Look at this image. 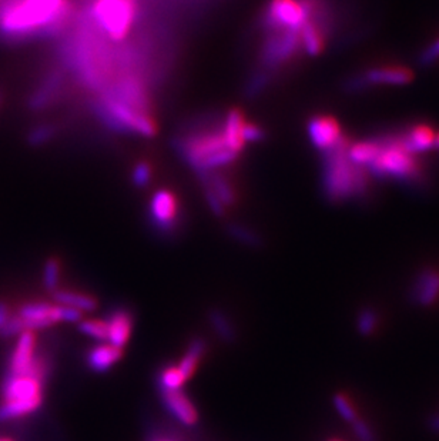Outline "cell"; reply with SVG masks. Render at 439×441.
<instances>
[{
  "label": "cell",
  "mask_w": 439,
  "mask_h": 441,
  "mask_svg": "<svg viewBox=\"0 0 439 441\" xmlns=\"http://www.w3.org/2000/svg\"><path fill=\"white\" fill-rule=\"evenodd\" d=\"M436 147L439 148V133H436Z\"/></svg>",
  "instance_id": "40"
},
{
  "label": "cell",
  "mask_w": 439,
  "mask_h": 441,
  "mask_svg": "<svg viewBox=\"0 0 439 441\" xmlns=\"http://www.w3.org/2000/svg\"><path fill=\"white\" fill-rule=\"evenodd\" d=\"M413 74L406 66L379 64L356 74L349 80L351 90H363L375 86H403L412 80Z\"/></svg>",
  "instance_id": "9"
},
{
  "label": "cell",
  "mask_w": 439,
  "mask_h": 441,
  "mask_svg": "<svg viewBox=\"0 0 439 441\" xmlns=\"http://www.w3.org/2000/svg\"><path fill=\"white\" fill-rule=\"evenodd\" d=\"M368 173L395 181L416 184L423 180V167L418 154L408 148L402 134L379 136V148L366 167Z\"/></svg>",
  "instance_id": "3"
},
{
  "label": "cell",
  "mask_w": 439,
  "mask_h": 441,
  "mask_svg": "<svg viewBox=\"0 0 439 441\" xmlns=\"http://www.w3.org/2000/svg\"><path fill=\"white\" fill-rule=\"evenodd\" d=\"M316 0H269L262 14V29L265 31L295 30L308 21Z\"/></svg>",
  "instance_id": "6"
},
{
  "label": "cell",
  "mask_w": 439,
  "mask_h": 441,
  "mask_svg": "<svg viewBox=\"0 0 439 441\" xmlns=\"http://www.w3.org/2000/svg\"><path fill=\"white\" fill-rule=\"evenodd\" d=\"M68 0H14L1 11L0 27L11 36L53 33L64 26Z\"/></svg>",
  "instance_id": "1"
},
{
  "label": "cell",
  "mask_w": 439,
  "mask_h": 441,
  "mask_svg": "<svg viewBox=\"0 0 439 441\" xmlns=\"http://www.w3.org/2000/svg\"><path fill=\"white\" fill-rule=\"evenodd\" d=\"M244 124H245L244 116L237 108H232L227 113V117H225L224 124H222V131H224L227 144L237 154L242 150V147L245 144L244 137H242Z\"/></svg>",
  "instance_id": "20"
},
{
  "label": "cell",
  "mask_w": 439,
  "mask_h": 441,
  "mask_svg": "<svg viewBox=\"0 0 439 441\" xmlns=\"http://www.w3.org/2000/svg\"><path fill=\"white\" fill-rule=\"evenodd\" d=\"M228 231H229V234H231L234 238H237L238 241H241V243L245 244V245L257 247V245L261 244L259 237H258L254 231L248 230L247 227H242V225H229Z\"/></svg>",
  "instance_id": "31"
},
{
  "label": "cell",
  "mask_w": 439,
  "mask_h": 441,
  "mask_svg": "<svg viewBox=\"0 0 439 441\" xmlns=\"http://www.w3.org/2000/svg\"><path fill=\"white\" fill-rule=\"evenodd\" d=\"M356 327H358V331L363 335H371L376 327H378V315L373 310H363L359 313L358 315V320H356Z\"/></svg>",
  "instance_id": "29"
},
{
  "label": "cell",
  "mask_w": 439,
  "mask_h": 441,
  "mask_svg": "<svg viewBox=\"0 0 439 441\" xmlns=\"http://www.w3.org/2000/svg\"><path fill=\"white\" fill-rule=\"evenodd\" d=\"M378 148H379V137L363 138V140H358L352 144L348 143L346 156L353 164L366 170V167L375 158Z\"/></svg>",
  "instance_id": "21"
},
{
  "label": "cell",
  "mask_w": 439,
  "mask_h": 441,
  "mask_svg": "<svg viewBox=\"0 0 439 441\" xmlns=\"http://www.w3.org/2000/svg\"><path fill=\"white\" fill-rule=\"evenodd\" d=\"M34 333L24 330L23 333H20L16 348L13 351L11 360H10V371L11 374L16 375H27L30 377V370L31 365L36 360L34 357Z\"/></svg>",
  "instance_id": "14"
},
{
  "label": "cell",
  "mask_w": 439,
  "mask_h": 441,
  "mask_svg": "<svg viewBox=\"0 0 439 441\" xmlns=\"http://www.w3.org/2000/svg\"><path fill=\"white\" fill-rule=\"evenodd\" d=\"M105 324H107V343L113 347L123 350L131 334L133 327L131 315L125 310H117L110 315Z\"/></svg>",
  "instance_id": "17"
},
{
  "label": "cell",
  "mask_w": 439,
  "mask_h": 441,
  "mask_svg": "<svg viewBox=\"0 0 439 441\" xmlns=\"http://www.w3.org/2000/svg\"><path fill=\"white\" fill-rule=\"evenodd\" d=\"M78 330L97 341H107V324L103 320H81Z\"/></svg>",
  "instance_id": "27"
},
{
  "label": "cell",
  "mask_w": 439,
  "mask_h": 441,
  "mask_svg": "<svg viewBox=\"0 0 439 441\" xmlns=\"http://www.w3.org/2000/svg\"><path fill=\"white\" fill-rule=\"evenodd\" d=\"M23 331H24V323L21 317L17 314V315L9 317L7 321L0 327V337H13Z\"/></svg>",
  "instance_id": "33"
},
{
  "label": "cell",
  "mask_w": 439,
  "mask_h": 441,
  "mask_svg": "<svg viewBox=\"0 0 439 441\" xmlns=\"http://www.w3.org/2000/svg\"><path fill=\"white\" fill-rule=\"evenodd\" d=\"M331 441H339V440H331Z\"/></svg>",
  "instance_id": "41"
},
{
  "label": "cell",
  "mask_w": 439,
  "mask_h": 441,
  "mask_svg": "<svg viewBox=\"0 0 439 441\" xmlns=\"http://www.w3.org/2000/svg\"><path fill=\"white\" fill-rule=\"evenodd\" d=\"M41 381L33 377L27 375H16L11 372H7L1 394L4 401H13V400H31L41 395Z\"/></svg>",
  "instance_id": "13"
},
{
  "label": "cell",
  "mask_w": 439,
  "mask_h": 441,
  "mask_svg": "<svg viewBox=\"0 0 439 441\" xmlns=\"http://www.w3.org/2000/svg\"><path fill=\"white\" fill-rule=\"evenodd\" d=\"M123 355V350L107 344L93 347L87 355V365L95 372L108 371Z\"/></svg>",
  "instance_id": "19"
},
{
  "label": "cell",
  "mask_w": 439,
  "mask_h": 441,
  "mask_svg": "<svg viewBox=\"0 0 439 441\" xmlns=\"http://www.w3.org/2000/svg\"><path fill=\"white\" fill-rule=\"evenodd\" d=\"M204 351H205V343H204L202 338H195L188 345L184 357L181 358V361L177 365L180 372L184 375L185 380H188L192 375V372L195 371L197 364H198Z\"/></svg>",
  "instance_id": "25"
},
{
  "label": "cell",
  "mask_w": 439,
  "mask_h": 441,
  "mask_svg": "<svg viewBox=\"0 0 439 441\" xmlns=\"http://www.w3.org/2000/svg\"><path fill=\"white\" fill-rule=\"evenodd\" d=\"M9 317H10V314H9V307H7V304L3 303V301H0V327L7 321Z\"/></svg>",
  "instance_id": "39"
},
{
  "label": "cell",
  "mask_w": 439,
  "mask_h": 441,
  "mask_svg": "<svg viewBox=\"0 0 439 441\" xmlns=\"http://www.w3.org/2000/svg\"><path fill=\"white\" fill-rule=\"evenodd\" d=\"M162 402L168 412L181 424L191 427L197 422L198 414L192 402L187 398L181 390L178 391H171V392H162Z\"/></svg>",
  "instance_id": "16"
},
{
  "label": "cell",
  "mask_w": 439,
  "mask_h": 441,
  "mask_svg": "<svg viewBox=\"0 0 439 441\" xmlns=\"http://www.w3.org/2000/svg\"><path fill=\"white\" fill-rule=\"evenodd\" d=\"M58 277H60V264L56 258L47 260L44 270H43V283L44 287L50 291H56L58 287Z\"/></svg>",
  "instance_id": "28"
},
{
  "label": "cell",
  "mask_w": 439,
  "mask_h": 441,
  "mask_svg": "<svg viewBox=\"0 0 439 441\" xmlns=\"http://www.w3.org/2000/svg\"><path fill=\"white\" fill-rule=\"evenodd\" d=\"M54 300L60 305L73 307L78 311H93L97 307V301L94 297L77 291H68V290H56L54 291Z\"/></svg>",
  "instance_id": "22"
},
{
  "label": "cell",
  "mask_w": 439,
  "mask_h": 441,
  "mask_svg": "<svg viewBox=\"0 0 439 441\" xmlns=\"http://www.w3.org/2000/svg\"><path fill=\"white\" fill-rule=\"evenodd\" d=\"M302 50L299 31L275 30L267 31L261 50V61L267 69H279L294 60Z\"/></svg>",
  "instance_id": "8"
},
{
  "label": "cell",
  "mask_w": 439,
  "mask_h": 441,
  "mask_svg": "<svg viewBox=\"0 0 439 441\" xmlns=\"http://www.w3.org/2000/svg\"><path fill=\"white\" fill-rule=\"evenodd\" d=\"M95 110L107 124L117 130L133 131L143 136H153L155 133V124L150 114L140 113L110 96L103 94Z\"/></svg>",
  "instance_id": "7"
},
{
  "label": "cell",
  "mask_w": 439,
  "mask_h": 441,
  "mask_svg": "<svg viewBox=\"0 0 439 441\" xmlns=\"http://www.w3.org/2000/svg\"><path fill=\"white\" fill-rule=\"evenodd\" d=\"M334 405L336 408V411L341 414V417L348 421L349 424L353 422L356 418H358V412L353 407V404L351 402V400L344 395V394H336L334 397Z\"/></svg>",
  "instance_id": "30"
},
{
  "label": "cell",
  "mask_w": 439,
  "mask_h": 441,
  "mask_svg": "<svg viewBox=\"0 0 439 441\" xmlns=\"http://www.w3.org/2000/svg\"><path fill=\"white\" fill-rule=\"evenodd\" d=\"M60 321L78 323V321H81V311H78V310H76L73 307L60 305Z\"/></svg>",
  "instance_id": "38"
},
{
  "label": "cell",
  "mask_w": 439,
  "mask_h": 441,
  "mask_svg": "<svg viewBox=\"0 0 439 441\" xmlns=\"http://www.w3.org/2000/svg\"><path fill=\"white\" fill-rule=\"evenodd\" d=\"M53 136V128L50 126H41L34 128L30 133V141L33 144H41L44 143L47 138H50Z\"/></svg>",
  "instance_id": "37"
},
{
  "label": "cell",
  "mask_w": 439,
  "mask_h": 441,
  "mask_svg": "<svg viewBox=\"0 0 439 441\" xmlns=\"http://www.w3.org/2000/svg\"><path fill=\"white\" fill-rule=\"evenodd\" d=\"M348 140L325 153L322 187L326 197L334 201H348L366 196L369 190L368 171L353 164L346 156Z\"/></svg>",
  "instance_id": "2"
},
{
  "label": "cell",
  "mask_w": 439,
  "mask_h": 441,
  "mask_svg": "<svg viewBox=\"0 0 439 441\" xmlns=\"http://www.w3.org/2000/svg\"><path fill=\"white\" fill-rule=\"evenodd\" d=\"M41 401H43V397H37L31 400L4 401L0 405V421H6L10 418H17V417L30 414L41 405Z\"/></svg>",
  "instance_id": "23"
},
{
  "label": "cell",
  "mask_w": 439,
  "mask_h": 441,
  "mask_svg": "<svg viewBox=\"0 0 439 441\" xmlns=\"http://www.w3.org/2000/svg\"><path fill=\"white\" fill-rule=\"evenodd\" d=\"M242 137H244V141H258L264 137V131L257 124H252V123H247L244 124V130H242Z\"/></svg>",
  "instance_id": "36"
},
{
  "label": "cell",
  "mask_w": 439,
  "mask_h": 441,
  "mask_svg": "<svg viewBox=\"0 0 439 441\" xmlns=\"http://www.w3.org/2000/svg\"><path fill=\"white\" fill-rule=\"evenodd\" d=\"M402 138L409 150L415 154H420L432 150L436 146V133L435 130L423 123L412 124L403 134Z\"/></svg>",
  "instance_id": "18"
},
{
  "label": "cell",
  "mask_w": 439,
  "mask_h": 441,
  "mask_svg": "<svg viewBox=\"0 0 439 441\" xmlns=\"http://www.w3.org/2000/svg\"><path fill=\"white\" fill-rule=\"evenodd\" d=\"M19 315L24 323V330H41L60 321V305H51L47 303H29L20 308Z\"/></svg>",
  "instance_id": "12"
},
{
  "label": "cell",
  "mask_w": 439,
  "mask_h": 441,
  "mask_svg": "<svg viewBox=\"0 0 439 441\" xmlns=\"http://www.w3.org/2000/svg\"><path fill=\"white\" fill-rule=\"evenodd\" d=\"M308 136L314 147L326 153L338 146L345 137L339 123L328 114H318L308 121Z\"/></svg>",
  "instance_id": "11"
},
{
  "label": "cell",
  "mask_w": 439,
  "mask_h": 441,
  "mask_svg": "<svg viewBox=\"0 0 439 441\" xmlns=\"http://www.w3.org/2000/svg\"><path fill=\"white\" fill-rule=\"evenodd\" d=\"M412 295L419 305H433L439 300V268L428 267L419 273L412 285Z\"/></svg>",
  "instance_id": "15"
},
{
  "label": "cell",
  "mask_w": 439,
  "mask_h": 441,
  "mask_svg": "<svg viewBox=\"0 0 439 441\" xmlns=\"http://www.w3.org/2000/svg\"><path fill=\"white\" fill-rule=\"evenodd\" d=\"M208 317V323L212 327V330L215 331V334L225 343H234L237 338V333L235 328L231 323V320L227 317V314L224 311H221L220 308H211L207 314Z\"/></svg>",
  "instance_id": "24"
},
{
  "label": "cell",
  "mask_w": 439,
  "mask_h": 441,
  "mask_svg": "<svg viewBox=\"0 0 439 441\" xmlns=\"http://www.w3.org/2000/svg\"><path fill=\"white\" fill-rule=\"evenodd\" d=\"M150 221L162 233L171 231L178 220V200L171 190L161 188L150 200Z\"/></svg>",
  "instance_id": "10"
},
{
  "label": "cell",
  "mask_w": 439,
  "mask_h": 441,
  "mask_svg": "<svg viewBox=\"0 0 439 441\" xmlns=\"http://www.w3.org/2000/svg\"><path fill=\"white\" fill-rule=\"evenodd\" d=\"M133 183L137 186V187H144L150 183L151 180V167L148 163L145 161H141L138 163L134 170H133Z\"/></svg>",
  "instance_id": "34"
},
{
  "label": "cell",
  "mask_w": 439,
  "mask_h": 441,
  "mask_svg": "<svg viewBox=\"0 0 439 441\" xmlns=\"http://www.w3.org/2000/svg\"><path fill=\"white\" fill-rule=\"evenodd\" d=\"M187 380L184 378V375L180 372L178 367H167L165 370H162L161 375H160V390L161 394L162 392H171V391H178L181 390L182 384Z\"/></svg>",
  "instance_id": "26"
},
{
  "label": "cell",
  "mask_w": 439,
  "mask_h": 441,
  "mask_svg": "<svg viewBox=\"0 0 439 441\" xmlns=\"http://www.w3.org/2000/svg\"><path fill=\"white\" fill-rule=\"evenodd\" d=\"M137 0H93L91 20L111 40L124 39L137 19Z\"/></svg>",
  "instance_id": "5"
},
{
  "label": "cell",
  "mask_w": 439,
  "mask_h": 441,
  "mask_svg": "<svg viewBox=\"0 0 439 441\" xmlns=\"http://www.w3.org/2000/svg\"><path fill=\"white\" fill-rule=\"evenodd\" d=\"M352 424V427H353V431H355V434H356V437L361 440V441H375V435H373V432H372V430L369 428V425L363 421V420H361L359 417L353 421V422H351Z\"/></svg>",
  "instance_id": "35"
},
{
  "label": "cell",
  "mask_w": 439,
  "mask_h": 441,
  "mask_svg": "<svg viewBox=\"0 0 439 441\" xmlns=\"http://www.w3.org/2000/svg\"><path fill=\"white\" fill-rule=\"evenodd\" d=\"M420 64L432 66L436 61H439V36H436L420 53L419 56Z\"/></svg>",
  "instance_id": "32"
},
{
  "label": "cell",
  "mask_w": 439,
  "mask_h": 441,
  "mask_svg": "<svg viewBox=\"0 0 439 441\" xmlns=\"http://www.w3.org/2000/svg\"><path fill=\"white\" fill-rule=\"evenodd\" d=\"M177 148L185 161L201 174L224 167L238 156L227 144L222 128L192 131L177 141Z\"/></svg>",
  "instance_id": "4"
}]
</instances>
